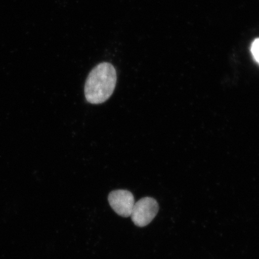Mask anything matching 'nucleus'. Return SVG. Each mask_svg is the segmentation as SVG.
<instances>
[{"instance_id": "7ed1b4c3", "label": "nucleus", "mask_w": 259, "mask_h": 259, "mask_svg": "<svg viewBox=\"0 0 259 259\" xmlns=\"http://www.w3.org/2000/svg\"><path fill=\"white\" fill-rule=\"evenodd\" d=\"M108 201L113 210L123 218L131 215L135 203L134 194L125 190L112 191L109 194Z\"/></svg>"}, {"instance_id": "f257e3e1", "label": "nucleus", "mask_w": 259, "mask_h": 259, "mask_svg": "<svg viewBox=\"0 0 259 259\" xmlns=\"http://www.w3.org/2000/svg\"><path fill=\"white\" fill-rule=\"evenodd\" d=\"M116 72L109 63H102L91 71L87 77L85 89L87 101L93 105L104 103L112 95L115 89Z\"/></svg>"}, {"instance_id": "f03ea898", "label": "nucleus", "mask_w": 259, "mask_h": 259, "mask_svg": "<svg viewBox=\"0 0 259 259\" xmlns=\"http://www.w3.org/2000/svg\"><path fill=\"white\" fill-rule=\"evenodd\" d=\"M158 211L156 200L150 197H145L135 203L131 217L136 226L142 228L153 221Z\"/></svg>"}, {"instance_id": "20e7f679", "label": "nucleus", "mask_w": 259, "mask_h": 259, "mask_svg": "<svg viewBox=\"0 0 259 259\" xmlns=\"http://www.w3.org/2000/svg\"><path fill=\"white\" fill-rule=\"evenodd\" d=\"M251 52L254 59L259 64V38L252 42Z\"/></svg>"}]
</instances>
